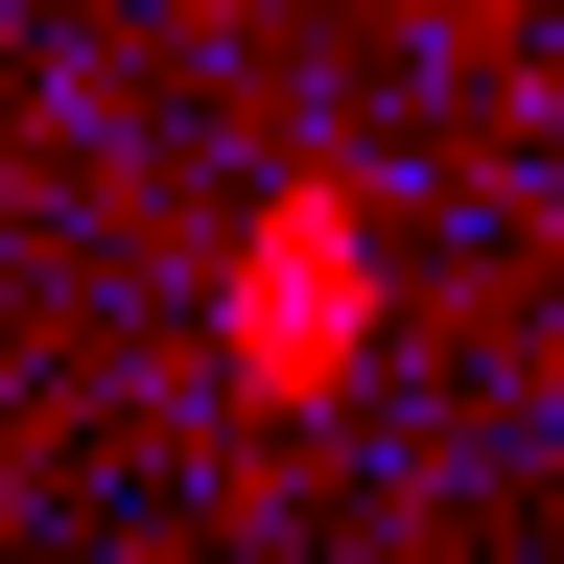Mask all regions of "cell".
<instances>
[{
  "mask_svg": "<svg viewBox=\"0 0 564 564\" xmlns=\"http://www.w3.org/2000/svg\"><path fill=\"white\" fill-rule=\"evenodd\" d=\"M188 329H212V400H236V423L352 400V377H377V212H352V188H259L236 259L188 282Z\"/></svg>",
  "mask_w": 564,
  "mask_h": 564,
  "instance_id": "1",
  "label": "cell"
}]
</instances>
